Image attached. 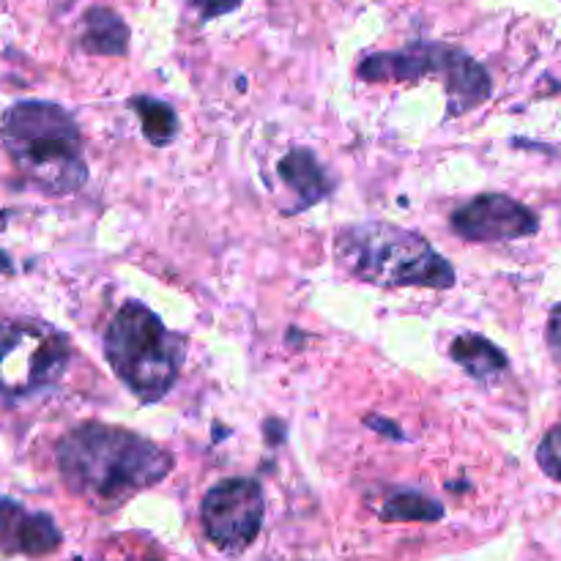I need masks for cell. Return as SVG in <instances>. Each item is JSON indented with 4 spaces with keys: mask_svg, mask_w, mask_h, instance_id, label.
I'll use <instances>...</instances> for the list:
<instances>
[{
    "mask_svg": "<svg viewBox=\"0 0 561 561\" xmlns=\"http://www.w3.org/2000/svg\"><path fill=\"white\" fill-rule=\"evenodd\" d=\"M55 455L66 488L99 513H113L173 469V455L157 442L102 422L71 427Z\"/></svg>",
    "mask_w": 561,
    "mask_h": 561,
    "instance_id": "6da1fadb",
    "label": "cell"
},
{
    "mask_svg": "<svg viewBox=\"0 0 561 561\" xmlns=\"http://www.w3.org/2000/svg\"><path fill=\"white\" fill-rule=\"evenodd\" d=\"M0 142L11 162L47 195H75L88 181L75 115L53 102H16L5 110Z\"/></svg>",
    "mask_w": 561,
    "mask_h": 561,
    "instance_id": "7a4b0ae2",
    "label": "cell"
},
{
    "mask_svg": "<svg viewBox=\"0 0 561 561\" xmlns=\"http://www.w3.org/2000/svg\"><path fill=\"white\" fill-rule=\"evenodd\" d=\"M334 255L354 279L378 288H453L458 274L420 233L389 222H356L337 233Z\"/></svg>",
    "mask_w": 561,
    "mask_h": 561,
    "instance_id": "3957f363",
    "label": "cell"
},
{
    "mask_svg": "<svg viewBox=\"0 0 561 561\" xmlns=\"http://www.w3.org/2000/svg\"><path fill=\"white\" fill-rule=\"evenodd\" d=\"M104 356L142 403H159L179 381L184 343L140 301H126L104 334Z\"/></svg>",
    "mask_w": 561,
    "mask_h": 561,
    "instance_id": "277c9868",
    "label": "cell"
},
{
    "mask_svg": "<svg viewBox=\"0 0 561 561\" xmlns=\"http://www.w3.org/2000/svg\"><path fill=\"white\" fill-rule=\"evenodd\" d=\"M356 75L367 82H420L436 77L447 93V115H463L488 102L491 75L466 49L442 42H411L389 53H370Z\"/></svg>",
    "mask_w": 561,
    "mask_h": 561,
    "instance_id": "5b68a950",
    "label": "cell"
},
{
    "mask_svg": "<svg viewBox=\"0 0 561 561\" xmlns=\"http://www.w3.org/2000/svg\"><path fill=\"white\" fill-rule=\"evenodd\" d=\"M69 362V337L49 323H0V392L5 398L25 400L55 389Z\"/></svg>",
    "mask_w": 561,
    "mask_h": 561,
    "instance_id": "8992f818",
    "label": "cell"
},
{
    "mask_svg": "<svg viewBox=\"0 0 561 561\" xmlns=\"http://www.w3.org/2000/svg\"><path fill=\"white\" fill-rule=\"evenodd\" d=\"M201 518L206 537L222 553H244L255 542L263 524V488L250 477L217 482L203 496Z\"/></svg>",
    "mask_w": 561,
    "mask_h": 561,
    "instance_id": "52a82bcc",
    "label": "cell"
},
{
    "mask_svg": "<svg viewBox=\"0 0 561 561\" xmlns=\"http://www.w3.org/2000/svg\"><path fill=\"white\" fill-rule=\"evenodd\" d=\"M453 230L466 241H513L535 236L540 219L515 197L485 192L453 214Z\"/></svg>",
    "mask_w": 561,
    "mask_h": 561,
    "instance_id": "ba28073f",
    "label": "cell"
},
{
    "mask_svg": "<svg viewBox=\"0 0 561 561\" xmlns=\"http://www.w3.org/2000/svg\"><path fill=\"white\" fill-rule=\"evenodd\" d=\"M64 535L44 513H31L20 502L0 496V551L22 557H47L58 551Z\"/></svg>",
    "mask_w": 561,
    "mask_h": 561,
    "instance_id": "9c48e42d",
    "label": "cell"
},
{
    "mask_svg": "<svg viewBox=\"0 0 561 561\" xmlns=\"http://www.w3.org/2000/svg\"><path fill=\"white\" fill-rule=\"evenodd\" d=\"M277 175L285 184V190L296 197V206L290 208V214L305 211V208L321 203L334 186L327 168L318 162V157L310 148H294V151L285 153L277 164Z\"/></svg>",
    "mask_w": 561,
    "mask_h": 561,
    "instance_id": "30bf717a",
    "label": "cell"
},
{
    "mask_svg": "<svg viewBox=\"0 0 561 561\" xmlns=\"http://www.w3.org/2000/svg\"><path fill=\"white\" fill-rule=\"evenodd\" d=\"M80 47L88 55H121L129 53V25L118 11L107 9V5H93L82 16V33Z\"/></svg>",
    "mask_w": 561,
    "mask_h": 561,
    "instance_id": "8fae6325",
    "label": "cell"
},
{
    "mask_svg": "<svg viewBox=\"0 0 561 561\" xmlns=\"http://www.w3.org/2000/svg\"><path fill=\"white\" fill-rule=\"evenodd\" d=\"M449 356H453L474 381L482 383L493 381V378H499L510 367L507 354H504L496 343L482 337V334H460V337H455Z\"/></svg>",
    "mask_w": 561,
    "mask_h": 561,
    "instance_id": "7c38bea8",
    "label": "cell"
},
{
    "mask_svg": "<svg viewBox=\"0 0 561 561\" xmlns=\"http://www.w3.org/2000/svg\"><path fill=\"white\" fill-rule=\"evenodd\" d=\"M129 107L140 118L142 135H146V140L151 146L164 148L175 140V135H179V113H175L173 104L153 96H135L129 102Z\"/></svg>",
    "mask_w": 561,
    "mask_h": 561,
    "instance_id": "4fadbf2b",
    "label": "cell"
},
{
    "mask_svg": "<svg viewBox=\"0 0 561 561\" xmlns=\"http://www.w3.org/2000/svg\"><path fill=\"white\" fill-rule=\"evenodd\" d=\"M383 520H422V524H433V520L444 518V507L436 499L425 496L420 491H392L381 507Z\"/></svg>",
    "mask_w": 561,
    "mask_h": 561,
    "instance_id": "5bb4252c",
    "label": "cell"
},
{
    "mask_svg": "<svg viewBox=\"0 0 561 561\" xmlns=\"http://www.w3.org/2000/svg\"><path fill=\"white\" fill-rule=\"evenodd\" d=\"M537 463L551 480L561 482V425L551 427L537 447Z\"/></svg>",
    "mask_w": 561,
    "mask_h": 561,
    "instance_id": "9a60e30c",
    "label": "cell"
},
{
    "mask_svg": "<svg viewBox=\"0 0 561 561\" xmlns=\"http://www.w3.org/2000/svg\"><path fill=\"white\" fill-rule=\"evenodd\" d=\"M239 5L241 0H201V20L208 22L214 20V16L230 14V11H236Z\"/></svg>",
    "mask_w": 561,
    "mask_h": 561,
    "instance_id": "2e32d148",
    "label": "cell"
},
{
    "mask_svg": "<svg viewBox=\"0 0 561 561\" xmlns=\"http://www.w3.org/2000/svg\"><path fill=\"white\" fill-rule=\"evenodd\" d=\"M548 345L561 359V305L553 307L551 316H548Z\"/></svg>",
    "mask_w": 561,
    "mask_h": 561,
    "instance_id": "e0dca14e",
    "label": "cell"
}]
</instances>
